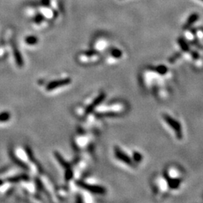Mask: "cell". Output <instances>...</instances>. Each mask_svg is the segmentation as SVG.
Here are the masks:
<instances>
[{
    "mask_svg": "<svg viewBox=\"0 0 203 203\" xmlns=\"http://www.w3.org/2000/svg\"><path fill=\"white\" fill-rule=\"evenodd\" d=\"M163 118L166 123L169 124V126L172 128L175 131V134H176L178 138H181L182 134H181V129H180V124H178V123L177 121H175L174 119L171 118V117H169V115H163Z\"/></svg>",
    "mask_w": 203,
    "mask_h": 203,
    "instance_id": "7",
    "label": "cell"
},
{
    "mask_svg": "<svg viewBox=\"0 0 203 203\" xmlns=\"http://www.w3.org/2000/svg\"><path fill=\"white\" fill-rule=\"evenodd\" d=\"M55 157H56L57 159L58 160V162L60 163V165H61V166L64 168V169H69V168H71L70 164H69V163H67L66 160H64L63 157H62L60 154L57 153L56 155H55Z\"/></svg>",
    "mask_w": 203,
    "mask_h": 203,
    "instance_id": "10",
    "label": "cell"
},
{
    "mask_svg": "<svg viewBox=\"0 0 203 203\" xmlns=\"http://www.w3.org/2000/svg\"><path fill=\"white\" fill-rule=\"evenodd\" d=\"M122 53H121V51L120 50L117 49H114L112 50V52H111V60H117V59L120 58L121 57Z\"/></svg>",
    "mask_w": 203,
    "mask_h": 203,
    "instance_id": "11",
    "label": "cell"
},
{
    "mask_svg": "<svg viewBox=\"0 0 203 203\" xmlns=\"http://www.w3.org/2000/svg\"><path fill=\"white\" fill-rule=\"evenodd\" d=\"M12 156L16 162L23 167L28 168V169L35 163L32 153L29 148H24L22 147H15L12 150Z\"/></svg>",
    "mask_w": 203,
    "mask_h": 203,
    "instance_id": "2",
    "label": "cell"
},
{
    "mask_svg": "<svg viewBox=\"0 0 203 203\" xmlns=\"http://www.w3.org/2000/svg\"><path fill=\"white\" fill-rule=\"evenodd\" d=\"M114 154H115V157L121 162L129 165V166H133V161L126 154H124V152L120 147H116L114 150Z\"/></svg>",
    "mask_w": 203,
    "mask_h": 203,
    "instance_id": "8",
    "label": "cell"
},
{
    "mask_svg": "<svg viewBox=\"0 0 203 203\" xmlns=\"http://www.w3.org/2000/svg\"><path fill=\"white\" fill-rule=\"evenodd\" d=\"M78 186L84 188V190H88V192L96 194H104L105 192V189L103 187L99 186L98 184H93L84 181H78Z\"/></svg>",
    "mask_w": 203,
    "mask_h": 203,
    "instance_id": "5",
    "label": "cell"
},
{
    "mask_svg": "<svg viewBox=\"0 0 203 203\" xmlns=\"http://www.w3.org/2000/svg\"><path fill=\"white\" fill-rule=\"evenodd\" d=\"M72 81L69 78H60L52 81L51 82L48 83L46 85V90L48 91H52V90H57V88L62 87L66 86V85L70 84Z\"/></svg>",
    "mask_w": 203,
    "mask_h": 203,
    "instance_id": "6",
    "label": "cell"
},
{
    "mask_svg": "<svg viewBox=\"0 0 203 203\" xmlns=\"http://www.w3.org/2000/svg\"><path fill=\"white\" fill-rule=\"evenodd\" d=\"M10 118V114L8 112H4L2 114H0V121L2 122H6V121H8Z\"/></svg>",
    "mask_w": 203,
    "mask_h": 203,
    "instance_id": "13",
    "label": "cell"
},
{
    "mask_svg": "<svg viewBox=\"0 0 203 203\" xmlns=\"http://www.w3.org/2000/svg\"><path fill=\"white\" fill-rule=\"evenodd\" d=\"M197 20H198V15H197V14H193V15H192L191 16L189 17V19H188V20H187V23L186 26H185V27H190V26H191L192 24L193 23L195 22Z\"/></svg>",
    "mask_w": 203,
    "mask_h": 203,
    "instance_id": "12",
    "label": "cell"
},
{
    "mask_svg": "<svg viewBox=\"0 0 203 203\" xmlns=\"http://www.w3.org/2000/svg\"><path fill=\"white\" fill-rule=\"evenodd\" d=\"M101 59V56L98 52H83L79 53L77 60L81 64H93L98 62Z\"/></svg>",
    "mask_w": 203,
    "mask_h": 203,
    "instance_id": "3",
    "label": "cell"
},
{
    "mask_svg": "<svg viewBox=\"0 0 203 203\" xmlns=\"http://www.w3.org/2000/svg\"><path fill=\"white\" fill-rule=\"evenodd\" d=\"M202 1H203V0H202Z\"/></svg>",
    "mask_w": 203,
    "mask_h": 203,
    "instance_id": "14",
    "label": "cell"
},
{
    "mask_svg": "<svg viewBox=\"0 0 203 203\" xmlns=\"http://www.w3.org/2000/svg\"><path fill=\"white\" fill-rule=\"evenodd\" d=\"M91 138L89 135L81 134L74 136L73 144L78 150H84L88 148L91 144Z\"/></svg>",
    "mask_w": 203,
    "mask_h": 203,
    "instance_id": "4",
    "label": "cell"
},
{
    "mask_svg": "<svg viewBox=\"0 0 203 203\" xmlns=\"http://www.w3.org/2000/svg\"><path fill=\"white\" fill-rule=\"evenodd\" d=\"M22 184L23 188V190H25L26 191L29 192L30 194H36V184H34L33 183L30 181H23Z\"/></svg>",
    "mask_w": 203,
    "mask_h": 203,
    "instance_id": "9",
    "label": "cell"
},
{
    "mask_svg": "<svg viewBox=\"0 0 203 203\" xmlns=\"http://www.w3.org/2000/svg\"><path fill=\"white\" fill-rule=\"evenodd\" d=\"M126 105L124 102H114L110 104H105L95 108V113L99 116H114L124 112Z\"/></svg>",
    "mask_w": 203,
    "mask_h": 203,
    "instance_id": "1",
    "label": "cell"
}]
</instances>
